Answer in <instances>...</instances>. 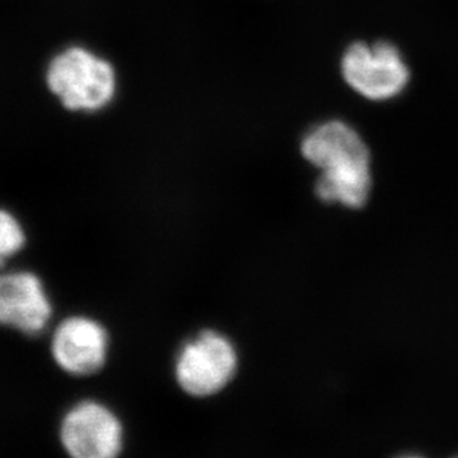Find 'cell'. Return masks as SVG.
<instances>
[{"label": "cell", "instance_id": "obj_1", "mask_svg": "<svg viewBox=\"0 0 458 458\" xmlns=\"http://www.w3.org/2000/svg\"><path fill=\"white\" fill-rule=\"evenodd\" d=\"M47 84L69 111L98 112L112 102L116 75L105 58L82 47H71L49 62Z\"/></svg>", "mask_w": 458, "mask_h": 458}, {"label": "cell", "instance_id": "obj_2", "mask_svg": "<svg viewBox=\"0 0 458 458\" xmlns=\"http://www.w3.org/2000/svg\"><path fill=\"white\" fill-rule=\"evenodd\" d=\"M341 69L347 84L370 100L396 98L410 81L405 60L387 42L352 45L344 54Z\"/></svg>", "mask_w": 458, "mask_h": 458}, {"label": "cell", "instance_id": "obj_3", "mask_svg": "<svg viewBox=\"0 0 458 458\" xmlns=\"http://www.w3.org/2000/svg\"><path fill=\"white\" fill-rule=\"evenodd\" d=\"M237 368L233 344L216 332H203L177 357L176 377L192 396H210L225 387Z\"/></svg>", "mask_w": 458, "mask_h": 458}, {"label": "cell", "instance_id": "obj_4", "mask_svg": "<svg viewBox=\"0 0 458 458\" xmlns=\"http://www.w3.org/2000/svg\"><path fill=\"white\" fill-rule=\"evenodd\" d=\"M62 441L72 458H116L123 448V428L106 406L84 402L63 421Z\"/></svg>", "mask_w": 458, "mask_h": 458}, {"label": "cell", "instance_id": "obj_5", "mask_svg": "<svg viewBox=\"0 0 458 458\" xmlns=\"http://www.w3.org/2000/svg\"><path fill=\"white\" fill-rule=\"evenodd\" d=\"M51 318V304L35 274H0V325L26 335L44 331Z\"/></svg>", "mask_w": 458, "mask_h": 458}, {"label": "cell", "instance_id": "obj_6", "mask_svg": "<svg viewBox=\"0 0 458 458\" xmlns=\"http://www.w3.org/2000/svg\"><path fill=\"white\" fill-rule=\"evenodd\" d=\"M106 352V331L91 318H67L54 335V359L73 375L98 372L105 365Z\"/></svg>", "mask_w": 458, "mask_h": 458}, {"label": "cell", "instance_id": "obj_7", "mask_svg": "<svg viewBox=\"0 0 458 458\" xmlns=\"http://www.w3.org/2000/svg\"><path fill=\"white\" fill-rule=\"evenodd\" d=\"M302 154L322 172L369 164L365 141L343 121H329L311 130L302 140Z\"/></svg>", "mask_w": 458, "mask_h": 458}, {"label": "cell", "instance_id": "obj_8", "mask_svg": "<svg viewBox=\"0 0 458 458\" xmlns=\"http://www.w3.org/2000/svg\"><path fill=\"white\" fill-rule=\"evenodd\" d=\"M372 177L369 164L322 172L318 177V195L327 203H340L347 208H361L369 197Z\"/></svg>", "mask_w": 458, "mask_h": 458}, {"label": "cell", "instance_id": "obj_9", "mask_svg": "<svg viewBox=\"0 0 458 458\" xmlns=\"http://www.w3.org/2000/svg\"><path fill=\"white\" fill-rule=\"evenodd\" d=\"M26 242V233L13 215L0 208V268L17 255Z\"/></svg>", "mask_w": 458, "mask_h": 458}, {"label": "cell", "instance_id": "obj_10", "mask_svg": "<svg viewBox=\"0 0 458 458\" xmlns=\"http://www.w3.org/2000/svg\"><path fill=\"white\" fill-rule=\"evenodd\" d=\"M406 458H419V457H406Z\"/></svg>", "mask_w": 458, "mask_h": 458}]
</instances>
